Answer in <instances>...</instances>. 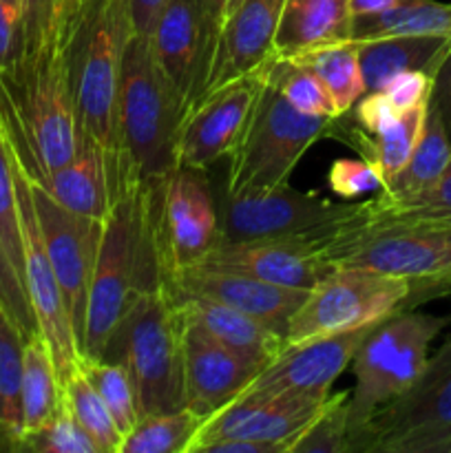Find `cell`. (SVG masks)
<instances>
[{
	"instance_id": "obj_1",
	"label": "cell",
	"mask_w": 451,
	"mask_h": 453,
	"mask_svg": "<svg viewBox=\"0 0 451 453\" xmlns=\"http://www.w3.org/2000/svg\"><path fill=\"white\" fill-rule=\"evenodd\" d=\"M157 286L159 264L150 234L146 186L131 181L118 190L104 219L80 357L100 358L133 296Z\"/></svg>"
},
{
	"instance_id": "obj_2",
	"label": "cell",
	"mask_w": 451,
	"mask_h": 453,
	"mask_svg": "<svg viewBox=\"0 0 451 453\" xmlns=\"http://www.w3.org/2000/svg\"><path fill=\"white\" fill-rule=\"evenodd\" d=\"M131 35L126 0H71L69 58L78 128L104 149L119 190L118 96L122 53Z\"/></svg>"
},
{
	"instance_id": "obj_3",
	"label": "cell",
	"mask_w": 451,
	"mask_h": 453,
	"mask_svg": "<svg viewBox=\"0 0 451 453\" xmlns=\"http://www.w3.org/2000/svg\"><path fill=\"white\" fill-rule=\"evenodd\" d=\"M184 326L180 305L159 283L133 296L102 352V361L126 370L141 418L186 407Z\"/></svg>"
},
{
	"instance_id": "obj_4",
	"label": "cell",
	"mask_w": 451,
	"mask_h": 453,
	"mask_svg": "<svg viewBox=\"0 0 451 453\" xmlns=\"http://www.w3.org/2000/svg\"><path fill=\"white\" fill-rule=\"evenodd\" d=\"M180 127V106L155 65L150 40L131 34L119 71V188L131 181H159L175 171Z\"/></svg>"
},
{
	"instance_id": "obj_5",
	"label": "cell",
	"mask_w": 451,
	"mask_h": 453,
	"mask_svg": "<svg viewBox=\"0 0 451 453\" xmlns=\"http://www.w3.org/2000/svg\"><path fill=\"white\" fill-rule=\"evenodd\" d=\"M330 268H365L407 279L429 299L451 290V226L374 221L365 211L317 248Z\"/></svg>"
},
{
	"instance_id": "obj_6",
	"label": "cell",
	"mask_w": 451,
	"mask_h": 453,
	"mask_svg": "<svg viewBox=\"0 0 451 453\" xmlns=\"http://www.w3.org/2000/svg\"><path fill=\"white\" fill-rule=\"evenodd\" d=\"M451 317L398 310L380 319L365 334L352 358L354 389L349 392V453L361 447L363 434L380 407L414 385L429 358V345Z\"/></svg>"
},
{
	"instance_id": "obj_7",
	"label": "cell",
	"mask_w": 451,
	"mask_h": 453,
	"mask_svg": "<svg viewBox=\"0 0 451 453\" xmlns=\"http://www.w3.org/2000/svg\"><path fill=\"white\" fill-rule=\"evenodd\" d=\"M323 137L343 142V115L312 118L299 113L265 80L250 127L228 157L221 190L228 195H261L283 188L290 184L292 171L305 150Z\"/></svg>"
},
{
	"instance_id": "obj_8",
	"label": "cell",
	"mask_w": 451,
	"mask_h": 453,
	"mask_svg": "<svg viewBox=\"0 0 451 453\" xmlns=\"http://www.w3.org/2000/svg\"><path fill=\"white\" fill-rule=\"evenodd\" d=\"M424 301L407 279L365 268H332L290 319L286 343L343 334Z\"/></svg>"
},
{
	"instance_id": "obj_9",
	"label": "cell",
	"mask_w": 451,
	"mask_h": 453,
	"mask_svg": "<svg viewBox=\"0 0 451 453\" xmlns=\"http://www.w3.org/2000/svg\"><path fill=\"white\" fill-rule=\"evenodd\" d=\"M215 199L221 242L283 239L308 243L314 250L361 212V202L339 203L290 184L261 195H228L219 188Z\"/></svg>"
},
{
	"instance_id": "obj_10",
	"label": "cell",
	"mask_w": 451,
	"mask_h": 453,
	"mask_svg": "<svg viewBox=\"0 0 451 453\" xmlns=\"http://www.w3.org/2000/svg\"><path fill=\"white\" fill-rule=\"evenodd\" d=\"M144 186L159 279L202 264L221 242L217 199L206 173L177 166Z\"/></svg>"
},
{
	"instance_id": "obj_11",
	"label": "cell",
	"mask_w": 451,
	"mask_h": 453,
	"mask_svg": "<svg viewBox=\"0 0 451 453\" xmlns=\"http://www.w3.org/2000/svg\"><path fill=\"white\" fill-rule=\"evenodd\" d=\"M361 453H451V336L407 392L376 411Z\"/></svg>"
},
{
	"instance_id": "obj_12",
	"label": "cell",
	"mask_w": 451,
	"mask_h": 453,
	"mask_svg": "<svg viewBox=\"0 0 451 453\" xmlns=\"http://www.w3.org/2000/svg\"><path fill=\"white\" fill-rule=\"evenodd\" d=\"M221 18L210 0H168L150 31V49L181 119L203 97Z\"/></svg>"
},
{
	"instance_id": "obj_13",
	"label": "cell",
	"mask_w": 451,
	"mask_h": 453,
	"mask_svg": "<svg viewBox=\"0 0 451 453\" xmlns=\"http://www.w3.org/2000/svg\"><path fill=\"white\" fill-rule=\"evenodd\" d=\"M7 140V137H4ZM9 157H11L13 186H16L18 221H20L22 239V264H25V290L29 296L31 310L38 321V330L47 339L49 349L53 354L57 379L60 385L69 379L80 358L78 343H75L73 326H71L69 312H66L65 296H62L60 283H57L53 265L49 261L47 248H44L42 233H40L38 215H35L34 199L29 190V177L22 168L20 159L13 153L7 142Z\"/></svg>"
},
{
	"instance_id": "obj_14",
	"label": "cell",
	"mask_w": 451,
	"mask_h": 453,
	"mask_svg": "<svg viewBox=\"0 0 451 453\" xmlns=\"http://www.w3.org/2000/svg\"><path fill=\"white\" fill-rule=\"evenodd\" d=\"M29 190L35 215H38L44 248H47L57 283H60L66 312H69L71 326H73L75 343L80 349L84 321H87L88 288H91L104 221L91 219V217L78 215V212L65 208L31 177Z\"/></svg>"
},
{
	"instance_id": "obj_15",
	"label": "cell",
	"mask_w": 451,
	"mask_h": 453,
	"mask_svg": "<svg viewBox=\"0 0 451 453\" xmlns=\"http://www.w3.org/2000/svg\"><path fill=\"white\" fill-rule=\"evenodd\" d=\"M265 71L259 69L203 96L181 119L177 166L208 173L241 144L255 115Z\"/></svg>"
},
{
	"instance_id": "obj_16",
	"label": "cell",
	"mask_w": 451,
	"mask_h": 453,
	"mask_svg": "<svg viewBox=\"0 0 451 453\" xmlns=\"http://www.w3.org/2000/svg\"><path fill=\"white\" fill-rule=\"evenodd\" d=\"M325 398L301 394H274V396H239L224 410L203 420L190 442L188 453H206L215 442L252 441L274 445L287 453L305 425L318 414Z\"/></svg>"
},
{
	"instance_id": "obj_17",
	"label": "cell",
	"mask_w": 451,
	"mask_h": 453,
	"mask_svg": "<svg viewBox=\"0 0 451 453\" xmlns=\"http://www.w3.org/2000/svg\"><path fill=\"white\" fill-rule=\"evenodd\" d=\"M371 326L343 334L318 336L301 343H286L241 396H274V394L330 396L332 385L352 365L354 354Z\"/></svg>"
},
{
	"instance_id": "obj_18",
	"label": "cell",
	"mask_w": 451,
	"mask_h": 453,
	"mask_svg": "<svg viewBox=\"0 0 451 453\" xmlns=\"http://www.w3.org/2000/svg\"><path fill=\"white\" fill-rule=\"evenodd\" d=\"M159 283L171 296H203V299L219 301L239 312L259 319L283 336L290 326V319L308 296V290L274 286L230 270L199 268V265L164 274Z\"/></svg>"
},
{
	"instance_id": "obj_19",
	"label": "cell",
	"mask_w": 451,
	"mask_h": 453,
	"mask_svg": "<svg viewBox=\"0 0 451 453\" xmlns=\"http://www.w3.org/2000/svg\"><path fill=\"white\" fill-rule=\"evenodd\" d=\"M184 321L186 407L210 418L237 401L264 367L239 357L188 319Z\"/></svg>"
},
{
	"instance_id": "obj_20",
	"label": "cell",
	"mask_w": 451,
	"mask_h": 453,
	"mask_svg": "<svg viewBox=\"0 0 451 453\" xmlns=\"http://www.w3.org/2000/svg\"><path fill=\"white\" fill-rule=\"evenodd\" d=\"M281 7L283 0H239L237 7L226 13L203 96L264 69L272 58Z\"/></svg>"
},
{
	"instance_id": "obj_21",
	"label": "cell",
	"mask_w": 451,
	"mask_h": 453,
	"mask_svg": "<svg viewBox=\"0 0 451 453\" xmlns=\"http://www.w3.org/2000/svg\"><path fill=\"white\" fill-rule=\"evenodd\" d=\"M199 268L230 270L274 286L312 290L330 265L314 248L301 242L264 239V242H219Z\"/></svg>"
},
{
	"instance_id": "obj_22",
	"label": "cell",
	"mask_w": 451,
	"mask_h": 453,
	"mask_svg": "<svg viewBox=\"0 0 451 453\" xmlns=\"http://www.w3.org/2000/svg\"><path fill=\"white\" fill-rule=\"evenodd\" d=\"M31 180L38 181L57 203L97 221H104L109 217L113 199L118 195L104 149L82 128L78 131V149L73 157L56 171L31 177Z\"/></svg>"
},
{
	"instance_id": "obj_23",
	"label": "cell",
	"mask_w": 451,
	"mask_h": 453,
	"mask_svg": "<svg viewBox=\"0 0 451 453\" xmlns=\"http://www.w3.org/2000/svg\"><path fill=\"white\" fill-rule=\"evenodd\" d=\"M184 319L206 330L212 339L237 352L246 361L265 367L286 345V336L246 312L203 299V296H172Z\"/></svg>"
},
{
	"instance_id": "obj_24",
	"label": "cell",
	"mask_w": 451,
	"mask_h": 453,
	"mask_svg": "<svg viewBox=\"0 0 451 453\" xmlns=\"http://www.w3.org/2000/svg\"><path fill=\"white\" fill-rule=\"evenodd\" d=\"M349 0H283L272 58L294 60L352 38Z\"/></svg>"
},
{
	"instance_id": "obj_25",
	"label": "cell",
	"mask_w": 451,
	"mask_h": 453,
	"mask_svg": "<svg viewBox=\"0 0 451 453\" xmlns=\"http://www.w3.org/2000/svg\"><path fill=\"white\" fill-rule=\"evenodd\" d=\"M358 44V65L367 91H380L389 78L402 71H424L433 78L438 65L449 51L447 35H394L363 40Z\"/></svg>"
},
{
	"instance_id": "obj_26",
	"label": "cell",
	"mask_w": 451,
	"mask_h": 453,
	"mask_svg": "<svg viewBox=\"0 0 451 453\" xmlns=\"http://www.w3.org/2000/svg\"><path fill=\"white\" fill-rule=\"evenodd\" d=\"M427 102L398 113V118L378 135H367L354 122L348 127L343 124V142L352 144L361 153V157L376 168L383 180V188L398 175V171L414 153L420 133H423L424 118H427Z\"/></svg>"
},
{
	"instance_id": "obj_27",
	"label": "cell",
	"mask_w": 451,
	"mask_h": 453,
	"mask_svg": "<svg viewBox=\"0 0 451 453\" xmlns=\"http://www.w3.org/2000/svg\"><path fill=\"white\" fill-rule=\"evenodd\" d=\"M394 35H447L451 38V4L436 0H401L374 16L352 18L354 42Z\"/></svg>"
},
{
	"instance_id": "obj_28",
	"label": "cell",
	"mask_w": 451,
	"mask_h": 453,
	"mask_svg": "<svg viewBox=\"0 0 451 453\" xmlns=\"http://www.w3.org/2000/svg\"><path fill=\"white\" fill-rule=\"evenodd\" d=\"M22 354L25 336L0 305V451H20L22 420Z\"/></svg>"
},
{
	"instance_id": "obj_29",
	"label": "cell",
	"mask_w": 451,
	"mask_h": 453,
	"mask_svg": "<svg viewBox=\"0 0 451 453\" xmlns=\"http://www.w3.org/2000/svg\"><path fill=\"white\" fill-rule=\"evenodd\" d=\"M62 407V385L42 332L25 341L22 354V420L25 434L38 429ZM25 438V436H22Z\"/></svg>"
},
{
	"instance_id": "obj_30",
	"label": "cell",
	"mask_w": 451,
	"mask_h": 453,
	"mask_svg": "<svg viewBox=\"0 0 451 453\" xmlns=\"http://www.w3.org/2000/svg\"><path fill=\"white\" fill-rule=\"evenodd\" d=\"M449 159L451 142L447 137L440 118H438V113L427 102V118H424L423 133H420V140L416 144L414 153L409 155L405 166L398 171V175L376 195L387 199H398L420 193V190L427 188L429 184H433L440 177Z\"/></svg>"
},
{
	"instance_id": "obj_31",
	"label": "cell",
	"mask_w": 451,
	"mask_h": 453,
	"mask_svg": "<svg viewBox=\"0 0 451 453\" xmlns=\"http://www.w3.org/2000/svg\"><path fill=\"white\" fill-rule=\"evenodd\" d=\"M294 62L317 75L318 82L330 93L339 115H348L365 93L361 65H358V44L354 40L314 49L305 56L294 58Z\"/></svg>"
},
{
	"instance_id": "obj_32",
	"label": "cell",
	"mask_w": 451,
	"mask_h": 453,
	"mask_svg": "<svg viewBox=\"0 0 451 453\" xmlns=\"http://www.w3.org/2000/svg\"><path fill=\"white\" fill-rule=\"evenodd\" d=\"M365 219L374 221H424L451 226V159L433 184L409 197L387 199L374 195L363 202Z\"/></svg>"
},
{
	"instance_id": "obj_33",
	"label": "cell",
	"mask_w": 451,
	"mask_h": 453,
	"mask_svg": "<svg viewBox=\"0 0 451 453\" xmlns=\"http://www.w3.org/2000/svg\"><path fill=\"white\" fill-rule=\"evenodd\" d=\"M199 414L188 407L166 414L144 416L124 436L119 453H188L195 434L203 425Z\"/></svg>"
},
{
	"instance_id": "obj_34",
	"label": "cell",
	"mask_w": 451,
	"mask_h": 453,
	"mask_svg": "<svg viewBox=\"0 0 451 453\" xmlns=\"http://www.w3.org/2000/svg\"><path fill=\"white\" fill-rule=\"evenodd\" d=\"M80 361V358H78ZM62 398H65L66 407L78 420L80 427L91 436L100 453H119L124 436L115 425L113 416H111L109 407L100 398L80 365L71 372L69 379L62 383Z\"/></svg>"
},
{
	"instance_id": "obj_35",
	"label": "cell",
	"mask_w": 451,
	"mask_h": 453,
	"mask_svg": "<svg viewBox=\"0 0 451 453\" xmlns=\"http://www.w3.org/2000/svg\"><path fill=\"white\" fill-rule=\"evenodd\" d=\"M265 80L281 93L287 104L294 106L299 113L312 118H339L330 93L325 91L317 75L294 60L270 58L265 62Z\"/></svg>"
},
{
	"instance_id": "obj_36",
	"label": "cell",
	"mask_w": 451,
	"mask_h": 453,
	"mask_svg": "<svg viewBox=\"0 0 451 453\" xmlns=\"http://www.w3.org/2000/svg\"><path fill=\"white\" fill-rule=\"evenodd\" d=\"M78 365L88 379V383L100 394L104 405L109 407L111 416H113L115 425L122 432V436H126L135 427L137 420L141 418L135 389H133L126 370L119 363H109L102 361V358L87 357H80Z\"/></svg>"
},
{
	"instance_id": "obj_37",
	"label": "cell",
	"mask_w": 451,
	"mask_h": 453,
	"mask_svg": "<svg viewBox=\"0 0 451 453\" xmlns=\"http://www.w3.org/2000/svg\"><path fill=\"white\" fill-rule=\"evenodd\" d=\"M349 392H332L287 453H349Z\"/></svg>"
},
{
	"instance_id": "obj_38",
	"label": "cell",
	"mask_w": 451,
	"mask_h": 453,
	"mask_svg": "<svg viewBox=\"0 0 451 453\" xmlns=\"http://www.w3.org/2000/svg\"><path fill=\"white\" fill-rule=\"evenodd\" d=\"M20 451L34 453H100L96 442L91 441L87 432L80 427L78 420L66 407L62 398V407L56 411L53 418L40 425L38 429H31L25 434L20 442Z\"/></svg>"
},
{
	"instance_id": "obj_39",
	"label": "cell",
	"mask_w": 451,
	"mask_h": 453,
	"mask_svg": "<svg viewBox=\"0 0 451 453\" xmlns=\"http://www.w3.org/2000/svg\"><path fill=\"white\" fill-rule=\"evenodd\" d=\"M0 237H3L7 255L25 286V264H22V239L20 221H18L16 186H13L11 157H9L7 140H4L3 124H0Z\"/></svg>"
},
{
	"instance_id": "obj_40",
	"label": "cell",
	"mask_w": 451,
	"mask_h": 453,
	"mask_svg": "<svg viewBox=\"0 0 451 453\" xmlns=\"http://www.w3.org/2000/svg\"><path fill=\"white\" fill-rule=\"evenodd\" d=\"M0 305L13 319V323L20 327L25 341L31 339L35 332H40L35 314L31 310L29 296H27L25 286H22L16 268H13L11 259H9L3 237H0Z\"/></svg>"
},
{
	"instance_id": "obj_41",
	"label": "cell",
	"mask_w": 451,
	"mask_h": 453,
	"mask_svg": "<svg viewBox=\"0 0 451 453\" xmlns=\"http://www.w3.org/2000/svg\"><path fill=\"white\" fill-rule=\"evenodd\" d=\"M327 188L343 199L376 195L383 190V180L367 159H336L327 171Z\"/></svg>"
},
{
	"instance_id": "obj_42",
	"label": "cell",
	"mask_w": 451,
	"mask_h": 453,
	"mask_svg": "<svg viewBox=\"0 0 451 453\" xmlns=\"http://www.w3.org/2000/svg\"><path fill=\"white\" fill-rule=\"evenodd\" d=\"M20 3L25 16V53H31L53 34L66 0H20Z\"/></svg>"
},
{
	"instance_id": "obj_43",
	"label": "cell",
	"mask_w": 451,
	"mask_h": 453,
	"mask_svg": "<svg viewBox=\"0 0 451 453\" xmlns=\"http://www.w3.org/2000/svg\"><path fill=\"white\" fill-rule=\"evenodd\" d=\"M25 53V16L20 0H0V73Z\"/></svg>"
},
{
	"instance_id": "obj_44",
	"label": "cell",
	"mask_w": 451,
	"mask_h": 453,
	"mask_svg": "<svg viewBox=\"0 0 451 453\" xmlns=\"http://www.w3.org/2000/svg\"><path fill=\"white\" fill-rule=\"evenodd\" d=\"M396 111L414 109V106L424 104L432 91V75L424 71H402L389 78L385 87L380 88Z\"/></svg>"
},
{
	"instance_id": "obj_45",
	"label": "cell",
	"mask_w": 451,
	"mask_h": 453,
	"mask_svg": "<svg viewBox=\"0 0 451 453\" xmlns=\"http://www.w3.org/2000/svg\"><path fill=\"white\" fill-rule=\"evenodd\" d=\"M354 119L361 131H365L367 135H378L383 128H387L394 119L398 118L401 111L394 109L392 102L385 97L383 91H367L363 93L361 100L352 106Z\"/></svg>"
},
{
	"instance_id": "obj_46",
	"label": "cell",
	"mask_w": 451,
	"mask_h": 453,
	"mask_svg": "<svg viewBox=\"0 0 451 453\" xmlns=\"http://www.w3.org/2000/svg\"><path fill=\"white\" fill-rule=\"evenodd\" d=\"M429 106L438 113L447 137L451 142V47L438 65L432 78V91H429Z\"/></svg>"
},
{
	"instance_id": "obj_47",
	"label": "cell",
	"mask_w": 451,
	"mask_h": 453,
	"mask_svg": "<svg viewBox=\"0 0 451 453\" xmlns=\"http://www.w3.org/2000/svg\"><path fill=\"white\" fill-rule=\"evenodd\" d=\"M166 3L168 0H126L131 34L146 35L149 38Z\"/></svg>"
},
{
	"instance_id": "obj_48",
	"label": "cell",
	"mask_w": 451,
	"mask_h": 453,
	"mask_svg": "<svg viewBox=\"0 0 451 453\" xmlns=\"http://www.w3.org/2000/svg\"><path fill=\"white\" fill-rule=\"evenodd\" d=\"M206 453H281L274 445L252 441H224L215 442L206 449Z\"/></svg>"
},
{
	"instance_id": "obj_49",
	"label": "cell",
	"mask_w": 451,
	"mask_h": 453,
	"mask_svg": "<svg viewBox=\"0 0 451 453\" xmlns=\"http://www.w3.org/2000/svg\"><path fill=\"white\" fill-rule=\"evenodd\" d=\"M401 0H349V12L352 16H374V13H383L387 9L396 7Z\"/></svg>"
},
{
	"instance_id": "obj_50",
	"label": "cell",
	"mask_w": 451,
	"mask_h": 453,
	"mask_svg": "<svg viewBox=\"0 0 451 453\" xmlns=\"http://www.w3.org/2000/svg\"><path fill=\"white\" fill-rule=\"evenodd\" d=\"M210 3L215 4L217 13H219V18H221V20H224L226 13L233 12V9L239 4V0H210Z\"/></svg>"
}]
</instances>
